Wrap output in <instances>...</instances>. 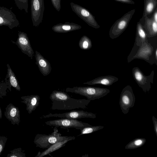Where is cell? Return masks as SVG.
Masks as SVG:
<instances>
[{
    "label": "cell",
    "instance_id": "6da1fadb",
    "mask_svg": "<svg viewBox=\"0 0 157 157\" xmlns=\"http://www.w3.org/2000/svg\"><path fill=\"white\" fill-rule=\"evenodd\" d=\"M52 101L51 109L71 110L75 109H85L90 101L88 99H77L71 98L67 93L62 91L54 90L49 96Z\"/></svg>",
    "mask_w": 157,
    "mask_h": 157
},
{
    "label": "cell",
    "instance_id": "7a4b0ae2",
    "mask_svg": "<svg viewBox=\"0 0 157 157\" xmlns=\"http://www.w3.org/2000/svg\"><path fill=\"white\" fill-rule=\"evenodd\" d=\"M66 91L79 94L91 101L99 99L106 96L110 91L107 88L99 87L75 86L66 88Z\"/></svg>",
    "mask_w": 157,
    "mask_h": 157
},
{
    "label": "cell",
    "instance_id": "3957f363",
    "mask_svg": "<svg viewBox=\"0 0 157 157\" xmlns=\"http://www.w3.org/2000/svg\"><path fill=\"white\" fill-rule=\"evenodd\" d=\"M136 11L132 10L117 20L110 28L109 35L112 39L117 38L125 30Z\"/></svg>",
    "mask_w": 157,
    "mask_h": 157
},
{
    "label": "cell",
    "instance_id": "277c9868",
    "mask_svg": "<svg viewBox=\"0 0 157 157\" xmlns=\"http://www.w3.org/2000/svg\"><path fill=\"white\" fill-rule=\"evenodd\" d=\"M61 135L57 127H55L53 129V132L51 134H36L33 142L36 147L47 149L58 140Z\"/></svg>",
    "mask_w": 157,
    "mask_h": 157
},
{
    "label": "cell",
    "instance_id": "5b68a950",
    "mask_svg": "<svg viewBox=\"0 0 157 157\" xmlns=\"http://www.w3.org/2000/svg\"><path fill=\"white\" fill-rule=\"evenodd\" d=\"M132 74L134 80L139 86L145 93L149 92L151 88V83H153L154 70L150 75L146 76L138 67H135L132 69Z\"/></svg>",
    "mask_w": 157,
    "mask_h": 157
},
{
    "label": "cell",
    "instance_id": "8992f818",
    "mask_svg": "<svg viewBox=\"0 0 157 157\" xmlns=\"http://www.w3.org/2000/svg\"><path fill=\"white\" fill-rule=\"evenodd\" d=\"M45 123L47 125L53 126L57 128L64 129L74 128L80 130L85 127L92 126L87 123L83 122L77 119L66 118L50 120L45 122Z\"/></svg>",
    "mask_w": 157,
    "mask_h": 157
},
{
    "label": "cell",
    "instance_id": "52a82bcc",
    "mask_svg": "<svg viewBox=\"0 0 157 157\" xmlns=\"http://www.w3.org/2000/svg\"><path fill=\"white\" fill-rule=\"evenodd\" d=\"M135 96L131 86L128 85L122 90L120 94L119 105L122 113L126 114L134 105Z\"/></svg>",
    "mask_w": 157,
    "mask_h": 157
},
{
    "label": "cell",
    "instance_id": "ba28073f",
    "mask_svg": "<svg viewBox=\"0 0 157 157\" xmlns=\"http://www.w3.org/2000/svg\"><path fill=\"white\" fill-rule=\"evenodd\" d=\"M155 50L147 40L139 47L137 53L132 57V60L136 59H142L151 65L154 64L157 65V61L155 60L154 55Z\"/></svg>",
    "mask_w": 157,
    "mask_h": 157
},
{
    "label": "cell",
    "instance_id": "9c48e42d",
    "mask_svg": "<svg viewBox=\"0 0 157 157\" xmlns=\"http://www.w3.org/2000/svg\"><path fill=\"white\" fill-rule=\"evenodd\" d=\"M70 5L72 10L89 26L96 29L100 27L95 17L87 9L72 2Z\"/></svg>",
    "mask_w": 157,
    "mask_h": 157
},
{
    "label": "cell",
    "instance_id": "30bf717a",
    "mask_svg": "<svg viewBox=\"0 0 157 157\" xmlns=\"http://www.w3.org/2000/svg\"><path fill=\"white\" fill-rule=\"evenodd\" d=\"M44 10V0H31V16L33 26L37 27L42 22Z\"/></svg>",
    "mask_w": 157,
    "mask_h": 157
},
{
    "label": "cell",
    "instance_id": "8fae6325",
    "mask_svg": "<svg viewBox=\"0 0 157 157\" xmlns=\"http://www.w3.org/2000/svg\"><path fill=\"white\" fill-rule=\"evenodd\" d=\"M20 24L15 15L11 10L0 6V26H7L12 29Z\"/></svg>",
    "mask_w": 157,
    "mask_h": 157
},
{
    "label": "cell",
    "instance_id": "7c38bea8",
    "mask_svg": "<svg viewBox=\"0 0 157 157\" xmlns=\"http://www.w3.org/2000/svg\"><path fill=\"white\" fill-rule=\"evenodd\" d=\"M52 117L73 119L84 118H95L96 117V114L94 113L81 110H73L61 113L53 114L50 113L48 115L42 116L40 118L42 119Z\"/></svg>",
    "mask_w": 157,
    "mask_h": 157
},
{
    "label": "cell",
    "instance_id": "4fadbf2b",
    "mask_svg": "<svg viewBox=\"0 0 157 157\" xmlns=\"http://www.w3.org/2000/svg\"><path fill=\"white\" fill-rule=\"evenodd\" d=\"M18 37L16 42H11L16 44L23 53L32 59L34 54L27 34L24 32L18 31Z\"/></svg>",
    "mask_w": 157,
    "mask_h": 157
},
{
    "label": "cell",
    "instance_id": "5bb4252c",
    "mask_svg": "<svg viewBox=\"0 0 157 157\" xmlns=\"http://www.w3.org/2000/svg\"><path fill=\"white\" fill-rule=\"evenodd\" d=\"M75 138V136H61L59 140L50 147L42 152L39 151L38 152L35 157H42L48 155L50 153L64 146L67 142L74 140Z\"/></svg>",
    "mask_w": 157,
    "mask_h": 157
},
{
    "label": "cell",
    "instance_id": "9a60e30c",
    "mask_svg": "<svg viewBox=\"0 0 157 157\" xmlns=\"http://www.w3.org/2000/svg\"><path fill=\"white\" fill-rule=\"evenodd\" d=\"M4 115L12 124L19 125L20 122V111L18 107L12 103L9 104L6 107Z\"/></svg>",
    "mask_w": 157,
    "mask_h": 157
},
{
    "label": "cell",
    "instance_id": "2e32d148",
    "mask_svg": "<svg viewBox=\"0 0 157 157\" xmlns=\"http://www.w3.org/2000/svg\"><path fill=\"white\" fill-rule=\"evenodd\" d=\"M35 53L36 63L40 72L44 76L48 75L52 70L50 63L40 52L36 51Z\"/></svg>",
    "mask_w": 157,
    "mask_h": 157
},
{
    "label": "cell",
    "instance_id": "e0dca14e",
    "mask_svg": "<svg viewBox=\"0 0 157 157\" xmlns=\"http://www.w3.org/2000/svg\"><path fill=\"white\" fill-rule=\"evenodd\" d=\"M22 101L21 102L26 105V110L29 114H31L39 106L40 98L38 95L24 96L21 97Z\"/></svg>",
    "mask_w": 157,
    "mask_h": 157
},
{
    "label": "cell",
    "instance_id": "ac0fdd59",
    "mask_svg": "<svg viewBox=\"0 0 157 157\" xmlns=\"http://www.w3.org/2000/svg\"><path fill=\"white\" fill-rule=\"evenodd\" d=\"M82 26L73 22H66L54 25L52 29L54 32L59 33H65L80 29Z\"/></svg>",
    "mask_w": 157,
    "mask_h": 157
},
{
    "label": "cell",
    "instance_id": "d6986e66",
    "mask_svg": "<svg viewBox=\"0 0 157 157\" xmlns=\"http://www.w3.org/2000/svg\"><path fill=\"white\" fill-rule=\"evenodd\" d=\"M118 80V78L111 75L100 76L90 81L83 83L84 84L94 85L100 84L110 86Z\"/></svg>",
    "mask_w": 157,
    "mask_h": 157
},
{
    "label": "cell",
    "instance_id": "ffe728a7",
    "mask_svg": "<svg viewBox=\"0 0 157 157\" xmlns=\"http://www.w3.org/2000/svg\"><path fill=\"white\" fill-rule=\"evenodd\" d=\"M144 23L143 25L148 38H151L157 35V22L154 21L152 18H148L147 16H144Z\"/></svg>",
    "mask_w": 157,
    "mask_h": 157
},
{
    "label": "cell",
    "instance_id": "44dd1931",
    "mask_svg": "<svg viewBox=\"0 0 157 157\" xmlns=\"http://www.w3.org/2000/svg\"><path fill=\"white\" fill-rule=\"evenodd\" d=\"M147 35L143 25L140 21L138 22L136 26V32L134 44L138 47L147 40Z\"/></svg>",
    "mask_w": 157,
    "mask_h": 157
},
{
    "label": "cell",
    "instance_id": "7402d4cb",
    "mask_svg": "<svg viewBox=\"0 0 157 157\" xmlns=\"http://www.w3.org/2000/svg\"><path fill=\"white\" fill-rule=\"evenodd\" d=\"M7 74L5 78V82L17 90L20 91L21 88L17 79L9 64H7Z\"/></svg>",
    "mask_w": 157,
    "mask_h": 157
},
{
    "label": "cell",
    "instance_id": "603a6c76",
    "mask_svg": "<svg viewBox=\"0 0 157 157\" xmlns=\"http://www.w3.org/2000/svg\"><path fill=\"white\" fill-rule=\"evenodd\" d=\"M157 6V0H144L143 16L153 13Z\"/></svg>",
    "mask_w": 157,
    "mask_h": 157
},
{
    "label": "cell",
    "instance_id": "cb8c5ba5",
    "mask_svg": "<svg viewBox=\"0 0 157 157\" xmlns=\"http://www.w3.org/2000/svg\"><path fill=\"white\" fill-rule=\"evenodd\" d=\"M146 140L144 138H136L130 142L125 147L126 149H133L142 146Z\"/></svg>",
    "mask_w": 157,
    "mask_h": 157
},
{
    "label": "cell",
    "instance_id": "d4e9b609",
    "mask_svg": "<svg viewBox=\"0 0 157 157\" xmlns=\"http://www.w3.org/2000/svg\"><path fill=\"white\" fill-rule=\"evenodd\" d=\"M78 45L82 50H88L92 47V43L90 39L86 35L82 36L80 39Z\"/></svg>",
    "mask_w": 157,
    "mask_h": 157
},
{
    "label": "cell",
    "instance_id": "484cf974",
    "mask_svg": "<svg viewBox=\"0 0 157 157\" xmlns=\"http://www.w3.org/2000/svg\"><path fill=\"white\" fill-rule=\"evenodd\" d=\"M104 127V126L101 125L85 127L80 130V134L78 136L92 133L103 129Z\"/></svg>",
    "mask_w": 157,
    "mask_h": 157
},
{
    "label": "cell",
    "instance_id": "4316f807",
    "mask_svg": "<svg viewBox=\"0 0 157 157\" xmlns=\"http://www.w3.org/2000/svg\"><path fill=\"white\" fill-rule=\"evenodd\" d=\"M10 153L8 154L7 157H26V154L21 147L15 148L10 151Z\"/></svg>",
    "mask_w": 157,
    "mask_h": 157
},
{
    "label": "cell",
    "instance_id": "83f0119b",
    "mask_svg": "<svg viewBox=\"0 0 157 157\" xmlns=\"http://www.w3.org/2000/svg\"><path fill=\"white\" fill-rule=\"evenodd\" d=\"M17 7L18 9L22 10H24L25 13H28V0H14Z\"/></svg>",
    "mask_w": 157,
    "mask_h": 157
},
{
    "label": "cell",
    "instance_id": "f1b7e54d",
    "mask_svg": "<svg viewBox=\"0 0 157 157\" xmlns=\"http://www.w3.org/2000/svg\"><path fill=\"white\" fill-rule=\"evenodd\" d=\"M11 86L6 82L0 83V98H2L7 95L6 90L8 89L11 91Z\"/></svg>",
    "mask_w": 157,
    "mask_h": 157
},
{
    "label": "cell",
    "instance_id": "f546056e",
    "mask_svg": "<svg viewBox=\"0 0 157 157\" xmlns=\"http://www.w3.org/2000/svg\"><path fill=\"white\" fill-rule=\"evenodd\" d=\"M8 138L6 136H0V156L3 151Z\"/></svg>",
    "mask_w": 157,
    "mask_h": 157
},
{
    "label": "cell",
    "instance_id": "4dcf8cb0",
    "mask_svg": "<svg viewBox=\"0 0 157 157\" xmlns=\"http://www.w3.org/2000/svg\"><path fill=\"white\" fill-rule=\"evenodd\" d=\"M52 5L55 9L58 11L61 9V0H51Z\"/></svg>",
    "mask_w": 157,
    "mask_h": 157
},
{
    "label": "cell",
    "instance_id": "1f68e13d",
    "mask_svg": "<svg viewBox=\"0 0 157 157\" xmlns=\"http://www.w3.org/2000/svg\"><path fill=\"white\" fill-rule=\"evenodd\" d=\"M152 120L154 125V131L156 136H157V119L153 116Z\"/></svg>",
    "mask_w": 157,
    "mask_h": 157
},
{
    "label": "cell",
    "instance_id": "d6a6232c",
    "mask_svg": "<svg viewBox=\"0 0 157 157\" xmlns=\"http://www.w3.org/2000/svg\"><path fill=\"white\" fill-rule=\"evenodd\" d=\"M117 2H121L122 3L130 4H134L135 2L132 0H114Z\"/></svg>",
    "mask_w": 157,
    "mask_h": 157
},
{
    "label": "cell",
    "instance_id": "836d02e7",
    "mask_svg": "<svg viewBox=\"0 0 157 157\" xmlns=\"http://www.w3.org/2000/svg\"><path fill=\"white\" fill-rule=\"evenodd\" d=\"M153 13L151 18L154 21L157 22V8H156Z\"/></svg>",
    "mask_w": 157,
    "mask_h": 157
},
{
    "label": "cell",
    "instance_id": "e575fe53",
    "mask_svg": "<svg viewBox=\"0 0 157 157\" xmlns=\"http://www.w3.org/2000/svg\"><path fill=\"white\" fill-rule=\"evenodd\" d=\"M154 57L155 60L157 61V48H156L154 51Z\"/></svg>",
    "mask_w": 157,
    "mask_h": 157
},
{
    "label": "cell",
    "instance_id": "d590c367",
    "mask_svg": "<svg viewBox=\"0 0 157 157\" xmlns=\"http://www.w3.org/2000/svg\"><path fill=\"white\" fill-rule=\"evenodd\" d=\"M2 117V110L0 106V119H1Z\"/></svg>",
    "mask_w": 157,
    "mask_h": 157
}]
</instances>
